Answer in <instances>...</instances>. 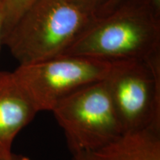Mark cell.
<instances>
[{
	"label": "cell",
	"instance_id": "1",
	"mask_svg": "<svg viewBox=\"0 0 160 160\" xmlns=\"http://www.w3.org/2000/svg\"><path fill=\"white\" fill-rule=\"evenodd\" d=\"M160 53V8L153 0H128L96 17L63 55L104 61L148 60Z\"/></svg>",
	"mask_w": 160,
	"mask_h": 160
},
{
	"label": "cell",
	"instance_id": "2",
	"mask_svg": "<svg viewBox=\"0 0 160 160\" xmlns=\"http://www.w3.org/2000/svg\"><path fill=\"white\" fill-rule=\"evenodd\" d=\"M70 0H35L2 39L20 65L63 55L94 19Z\"/></svg>",
	"mask_w": 160,
	"mask_h": 160
},
{
	"label": "cell",
	"instance_id": "3",
	"mask_svg": "<svg viewBox=\"0 0 160 160\" xmlns=\"http://www.w3.org/2000/svg\"><path fill=\"white\" fill-rule=\"evenodd\" d=\"M105 82L124 133L160 131V53L113 62Z\"/></svg>",
	"mask_w": 160,
	"mask_h": 160
},
{
	"label": "cell",
	"instance_id": "4",
	"mask_svg": "<svg viewBox=\"0 0 160 160\" xmlns=\"http://www.w3.org/2000/svg\"><path fill=\"white\" fill-rule=\"evenodd\" d=\"M51 112L71 153L99 148L125 133L105 79L79 90Z\"/></svg>",
	"mask_w": 160,
	"mask_h": 160
},
{
	"label": "cell",
	"instance_id": "5",
	"mask_svg": "<svg viewBox=\"0 0 160 160\" xmlns=\"http://www.w3.org/2000/svg\"><path fill=\"white\" fill-rule=\"evenodd\" d=\"M112 62L77 55H61L20 65L13 71L38 112L52 111L62 100L91 84L104 80Z\"/></svg>",
	"mask_w": 160,
	"mask_h": 160
},
{
	"label": "cell",
	"instance_id": "6",
	"mask_svg": "<svg viewBox=\"0 0 160 160\" xmlns=\"http://www.w3.org/2000/svg\"><path fill=\"white\" fill-rule=\"evenodd\" d=\"M38 113L13 71H0V160H13V141Z\"/></svg>",
	"mask_w": 160,
	"mask_h": 160
},
{
	"label": "cell",
	"instance_id": "7",
	"mask_svg": "<svg viewBox=\"0 0 160 160\" xmlns=\"http://www.w3.org/2000/svg\"><path fill=\"white\" fill-rule=\"evenodd\" d=\"M72 156L73 160H160V131L124 133L108 145Z\"/></svg>",
	"mask_w": 160,
	"mask_h": 160
},
{
	"label": "cell",
	"instance_id": "8",
	"mask_svg": "<svg viewBox=\"0 0 160 160\" xmlns=\"http://www.w3.org/2000/svg\"><path fill=\"white\" fill-rule=\"evenodd\" d=\"M35 0H0L3 17L2 39Z\"/></svg>",
	"mask_w": 160,
	"mask_h": 160
},
{
	"label": "cell",
	"instance_id": "9",
	"mask_svg": "<svg viewBox=\"0 0 160 160\" xmlns=\"http://www.w3.org/2000/svg\"><path fill=\"white\" fill-rule=\"evenodd\" d=\"M70 1L93 12L96 14L98 10L105 5L108 0H70Z\"/></svg>",
	"mask_w": 160,
	"mask_h": 160
},
{
	"label": "cell",
	"instance_id": "10",
	"mask_svg": "<svg viewBox=\"0 0 160 160\" xmlns=\"http://www.w3.org/2000/svg\"><path fill=\"white\" fill-rule=\"evenodd\" d=\"M128 0H108L103 6H102L98 10L97 13H96V17H99L105 14V13H108V12L113 11L116 8ZM154 3L157 5V7L160 8V0H153Z\"/></svg>",
	"mask_w": 160,
	"mask_h": 160
},
{
	"label": "cell",
	"instance_id": "11",
	"mask_svg": "<svg viewBox=\"0 0 160 160\" xmlns=\"http://www.w3.org/2000/svg\"><path fill=\"white\" fill-rule=\"evenodd\" d=\"M2 33H3V17L2 13L1 8H0V48L2 43Z\"/></svg>",
	"mask_w": 160,
	"mask_h": 160
},
{
	"label": "cell",
	"instance_id": "12",
	"mask_svg": "<svg viewBox=\"0 0 160 160\" xmlns=\"http://www.w3.org/2000/svg\"><path fill=\"white\" fill-rule=\"evenodd\" d=\"M14 160H31L29 158L26 157H22V156H17L15 155Z\"/></svg>",
	"mask_w": 160,
	"mask_h": 160
},
{
	"label": "cell",
	"instance_id": "13",
	"mask_svg": "<svg viewBox=\"0 0 160 160\" xmlns=\"http://www.w3.org/2000/svg\"><path fill=\"white\" fill-rule=\"evenodd\" d=\"M14 158H15V154H14V157H13V160H14Z\"/></svg>",
	"mask_w": 160,
	"mask_h": 160
}]
</instances>
